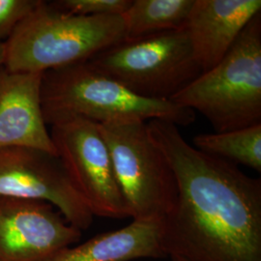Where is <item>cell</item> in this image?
Segmentation results:
<instances>
[{
  "label": "cell",
  "instance_id": "obj_1",
  "mask_svg": "<svg viewBox=\"0 0 261 261\" xmlns=\"http://www.w3.org/2000/svg\"><path fill=\"white\" fill-rule=\"evenodd\" d=\"M172 169L177 197L164 220L167 255L187 261H261V180L188 143L178 126L147 122Z\"/></svg>",
  "mask_w": 261,
  "mask_h": 261
},
{
  "label": "cell",
  "instance_id": "obj_2",
  "mask_svg": "<svg viewBox=\"0 0 261 261\" xmlns=\"http://www.w3.org/2000/svg\"><path fill=\"white\" fill-rule=\"evenodd\" d=\"M41 100L45 122L51 126L72 118L97 124L163 120L178 127L196 120L195 112L168 100L139 96L88 61L45 72Z\"/></svg>",
  "mask_w": 261,
  "mask_h": 261
},
{
  "label": "cell",
  "instance_id": "obj_3",
  "mask_svg": "<svg viewBox=\"0 0 261 261\" xmlns=\"http://www.w3.org/2000/svg\"><path fill=\"white\" fill-rule=\"evenodd\" d=\"M126 39L122 16H81L39 1L4 42L3 67L45 73L89 60Z\"/></svg>",
  "mask_w": 261,
  "mask_h": 261
},
{
  "label": "cell",
  "instance_id": "obj_4",
  "mask_svg": "<svg viewBox=\"0 0 261 261\" xmlns=\"http://www.w3.org/2000/svg\"><path fill=\"white\" fill-rule=\"evenodd\" d=\"M199 112L215 133L261 123V13L244 28L224 58L169 100Z\"/></svg>",
  "mask_w": 261,
  "mask_h": 261
},
{
  "label": "cell",
  "instance_id": "obj_5",
  "mask_svg": "<svg viewBox=\"0 0 261 261\" xmlns=\"http://www.w3.org/2000/svg\"><path fill=\"white\" fill-rule=\"evenodd\" d=\"M141 97L170 100L200 74L185 28L125 39L87 60Z\"/></svg>",
  "mask_w": 261,
  "mask_h": 261
},
{
  "label": "cell",
  "instance_id": "obj_6",
  "mask_svg": "<svg viewBox=\"0 0 261 261\" xmlns=\"http://www.w3.org/2000/svg\"><path fill=\"white\" fill-rule=\"evenodd\" d=\"M106 141L115 176L133 220H162L176 203L175 176L150 137L147 122L97 124Z\"/></svg>",
  "mask_w": 261,
  "mask_h": 261
},
{
  "label": "cell",
  "instance_id": "obj_7",
  "mask_svg": "<svg viewBox=\"0 0 261 261\" xmlns=\"http://www.w3.org/2000/svg\"><path fill=\"white\" fill-rule=\"evenodd\" d=\"M49 134L57 156L94 217L130 218L97 123L72 118L53 125Z\"/></svg>",
  "mask_w": 261,
  "mask_h": 261
},
{
  "label": "cell",
  "instance_id": "obj_8",
  "mask_svg": "<svg viewBox=\"0 0 261 261\" xmlns=\"http://www.w3.org/2000/svg\"><path fill=\"white\" fill-rule=\"evenodd\" d=\"M0 196L35 199L56 208L81 231L94 216L57 155L28 147L0 149Z\"/></svg>",
  "mask_w": 261,
  "mask_h": 261
},
{
  "label": "cell",
  "instance_id": "obj_9",
  "mask_svg": "<svg viewBox=\"0 0 261 261\" xmlns=\"http://www.w3.org/2000/svg\"><path fill=\"white\" fill-rule=\"evenodd\" d=\"M81 237L51 204L0 196V261H53Z\"/></svg>",
  "mask_w": 261,
  "mask_h": 261
},
{
  "label": "cell",
  "instance_id": "obj_10",
  "mask_svg": "<svg viewBox=\"0 0 261 261\" xmlns=\"http://www.w3.org/2000/svg\"><path fill=\"white\" fill-rule=\"evenodd\" d=\"M43 74L0 66V149L28 147L57 155L42 110Z\"/></svg>",
  "mask_w": 261,
  "mask_h": 261
},
{
  "label": "cell",
  "instance_id": "obj_11",
  "mask_svg": "<svg viewBox=\"0 0 261 261\" xmlns=\"http://www.w3.org/2000/svg\"><path fill=\"white\" fill-rule=\"evenodd\" d=\"M259 13L260 0L194 1L184 28L202 73L226 56L244 28Z\"/></svg>",
  "mask_w": 261,
  "mask_h": 261
},
{
  "label": "cell",
  "instance_id": "obj_12",
  "mask_svg": "<svg viewBox=\"0 0 261 261\" xmlns=\"http://www.w3.org/2000/svg\"><path fill=\"white\" fill-rule=\"evenodd\" d=\"M167 256L164 221L133 220L117 230L67 248L53 261H132Z\"/></svg>",
  "mask_w": 261,
  "mask_h": 261
},
{
  "label": "cell",
  "instance_id": "obj_13",
  "mask_svg": "<svg viewBox=\"0 0 261 261\" xmlns=\"http://www.w3.org/2000/svg\"><path fill=\"white\" fill-rule=\"evenodd\" d=\"M195 0H132L122 15L126 39L184 28Z\"/></svg>",
  "mask_w": 261,
  "mask_h": 261
},
{
  "label": "cell",
  "instance_id": "obj_14",
  "mask_svg": "<svg viewBox=\"0 0 261 261\" xmlns=\"http://www.w3.org/2000/svg\"><path fill=\"white\" fill-rule=\"evenodd\" d=\"M205 154L261 171V123L224 133L200 134L193 144Z\"/></svg>",
  "mask_w": 261,
  "mask_h": 261
},
{
  "label": "cell",
  "instance_id": "obj_15",
  "mask_svg": "<svg viewBox=\"0 0 261 261\" xmlns=\"http://www.w3.org/2000/svg\"><path fill=\"white\" fill-rule=\"evenodd\" d=\"M132 0H59L53 4L70 14L81 16H122Z\"/></svg>",
  "mask_w": 261,
  "mask_h": 261
},
{
  "label": "cell",
  "instance_id": "obj_16",
  "mask_svg": "<svg viewBox=\"0 0 261 261\" xmlns=\"http://www.w3.org/2000/svg\"><path fill=\"white\" fill-rule=\"evenodd\" d=\"M40 0H0V43L12 35L19 22L34 10Z\"/></svg>",
  "mask_w": 261,
  "mask_h": 261
},
{
  "label": "cell",
  "instance_id": "obj_17",
  "mask_svg": "<svg viewBox=\"0 0 261 261\" xmlns=\"http://www.w3.org/2000/svg\"><path fill=\"white\" fill-rule=\"evenodd\" d=\"M4 60V43H0V66L3 65Z\"/></svg>",
  "mask_w": 261,
  "mask_h": 261
},
{
  "label": "cell",
  "instance_id": "obj_18",
  "mask_svg": "<svg viewBox=\"0 0 261 261\" xmlns=\"http://www.w3.org/2000/svg\"><path fill=\"white\" fill-rule=\"evenodd\" d=\"M170 260L171 261H187L185 259H182V258H179V257H170Z\"/></svg>",
  "mask_w": 261,
  "mask_h": 261
},
{
  "label": "cell",
  "instance_id": "obj_19",
  "mask_svg": "<svg viewBox=\"0 0 261 261\" xmlns=\"http://www.w3.org/2000/svg\"><path fill=\"white\" fill-rule=\"evenodd\" d=\"M170 261H171V260H170Z\"/></svg>",
  "mask_w": 261,
  "mask_h": 261
}]
</instances>
